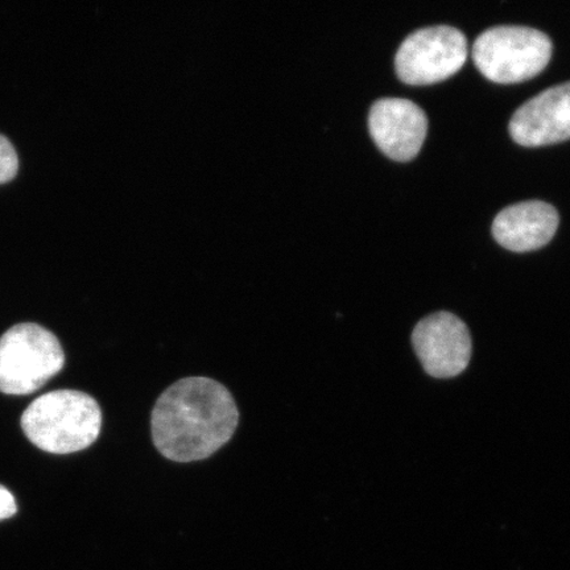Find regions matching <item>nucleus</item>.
Listing matches in <instances>:
<instances>
[{
    "instance_id": "obj_1",
    "label": "nucleus",
    "mask_w": 570,
    "mask_h": 570,
    "mask_svg": "<svg viewBox=\"0 0 570 570\" xmlns=\"http://www.w3.org/2000/svg\"><path fill=\"white\" fill-rule=\"evenodd\" d=\"M238 423L229 390L209 377H184L155 404L154 444L170 461H203L229 443Z\"/></svg>"
},
{
    "instance_id": "obj_11",
    "label": "nucleus",
    "mask_w": 570,
    "mask_h": 570,
    "mask_svg": "<svg viewBox=\"0 0 570 570\" xmlns=\"http://www.w3.org/2000/svg\"><path fill=\"white\" fill-rule=\"evenodd\" d=\"M16 498L3 487H0V520L9 519L17 514Z\"/></svg>"
},
{
    "instance_id": "obj_5",
    "label": "nucleus",
    "mask_w": 570,
    "mask_h": 570,
    "mask_svg": "<svg viewBox=\"0 0 570 570\" xmlns=\"http://www.w3.org/2000/svg\"><path fill=\"white\" fill-rule=\"evenodd\" d=\"M468 57V40L458 28H420L404 39L395 56L399 78L410 85H428L458 73Z\"/></svg>"
},
{
    "instance_id": "obj_9",
    "label": "nucleus",
    "mask_w": 570,
    "mask_h": 570,
    "mask_svg": "<svg viewBox=\"0 0 570 570\" xmlns=\"http://www.w3.org/2000/svg\"><path fill=\"white\" fill-rule=\"evenodd\" d=\"M558 227L559 213L554 206L531 199L499 212L493 223V235L499 245L511 252L524 253L546 246Z\"/></svg>"
},
{
    "instance_id": "obj_3",
    "label": "nucleus",
    "mask_w": 570,
    "mask_h": 570,
    "mask_svg": "<svg viewBox=\"0 0 570 570\" xmlns=\"http://www.w3.org/2000/svg\"><path fill=\"white\" fill-rule=\"evenodd\" d=\"M66 365L60 341L38 324L12 326L0 337V392L30 395Z\"/></svg>"
},
{
    "instance_id": "obj_2",
    "label": "nucleus",
    "mask_w": 570,
    "mask_h": 570,
    "mask_svg": "<svg viewBox=\"0 0 570 570\" xmlns=\"http://www.w3.org/2000/svg\"><path fill=\"white\" fill-rule=\"evenodd\" d=\"M21 428L41 451L76 453L96 443L102 412L96 399L85 392L57 390L31 403L21 416Z\"/></svg>"
},
{
    "instance_id": "obj_10",
    "label": "nucleus",
    "mask_w": 570,
    "mask_h": 570,
    "mask_svg": "<svg viewBox=\"0 0 570 570\" xmlns=\"http://www.w3.org/2000/svg\"><path fill=\"white\" fill-rule=\"evenodd\" d=\"M19 169V158L11 141L0 135V184H6L16 178Z\"/></svg>"
},
{
    "instance_id": "obj_4",
    "label": "nucleus",
    "mask_w": 570,
    "mask_h": 570,
    "mask_svg": "<svg viewBox=\"0 0 570 570\" xmlns=\"http://www.w3.org/2000/svg\"><path fill=\"white\" fill-rule=\"evenodd\" d=\"M551 56L550 36L524 26L491 27L473 46L476 68L498 83L529 80L548 66Z\"/></svg>"
},
{
    "instance_id": "obj_8",
    "label": "nucleus",
    "mask_w": 570,
    "mask_h": 570,
    "mask_svg": "<svg viewBox=\"0 0 570 570\" xmlns=\"http://www.w3.org/2000/svg\"><path fill=\"white\" fill-rule=\"evenodd\" d=\"M519 145L538 147L570 138V82L554 85L519 107L510 120Z\"/></svg>"
},
{
    "instance_id": "obj_7",
    "label": "nucleus",
    "mask_w": 570,
    "mask_h": 570,
    "mask_svg": "<svg viewBox=\"0 0 570 570\" xmlns=\"http://www.w3.org/2000/svg\"><path fill=\"white\" fill-rule=\"evenodd\" d=\"M370 134L389 158L409 161L423 147L428 131L425 111L405 98L377 99L368 114Z\"/></svg>"
},
{
    "instance_id": "obj_6",
    "label": "nucleus",
    "mask_w": 570,
    "mask_h": 570,
    "mask_svg": "<svg viewBox=\"0 0 570 570\" xmlns=\"http://www.w3.org/2000/svg\"><path fill=\"white\" fill-rule=\"evenodd\" d=\"M412 344L425 372L439 380L465 372L472 358V337L468 326L449 312H438L420 321Z\"/></svg>"
}]
</instances>
